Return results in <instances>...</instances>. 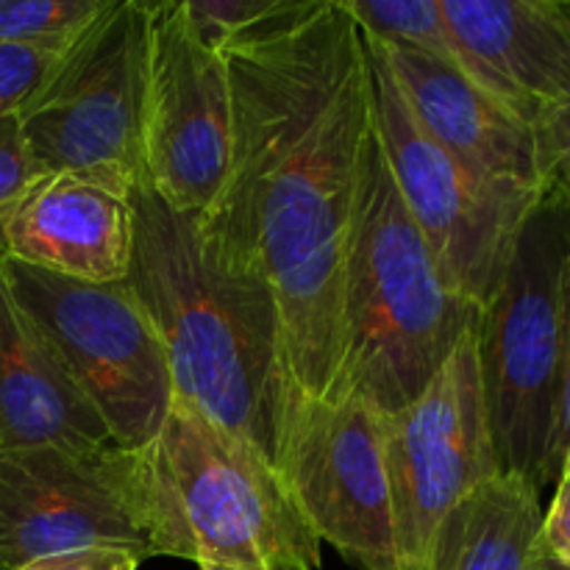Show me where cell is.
<instances>
[{
  "mask_svg": "<svg viewBox=\"0 0 570 570\" xmlns=\"http://www.w3.org/2000/svg\"><path fill=\"white\" fill-rule=\"evenodd\" d=\"M223 56L232 165L198 215L200 237L273 293L293 387L334 399L345 259L373 137L365 37L345 0H298Z\"/></svg>",
  "mask_w": 570,
  "mask_h": 570,
  "instance_id": "obj_1",
  "label": "cell"
},
{
  "mask_svg": "<svg viewBox=\"0 0 570 570\" xmlns=\"http://www.w3.org/2000/svg\"><path fill=\"white\" fill-rule=\"evenodd\" d=\"M131 198L137 237L126 284L159 334L173 390L276 465L293 387L276 298L212 254L198 215L176 212L148 184Z\"/></svg>",
  "mask_w": 570,
  "mask_h": 570,
  "instance_id": "obj_2",
  "label": "cell"
},
{
  "mask_svg": "<svg viewBox=\"0 0 570 570\" xmlns=\"http://www.w3.org/2000/svg\"><path fill=\"white\" fill-rule=\"evenodd\" d=\"M476 317L406 212L373 128L345 259L334 399L356 395L382 415L412 404Z\"/></svg>",
  "mask_w": 570,
  "mask_h": 570,
  "instance_id": "obj_3",
  "label": "cell"
},
{
  "mask_svg": "<svg viewBox=\"0 0 570 570\" xmlns=\"http://www.w3.org/2000/svg\"><path fill=\"white\" fill-rule=\"evenodd\" d=\"M134 454L150 554L232 570H321V540L276 465L178 399Z\"/></svg>",
  "mask_w": 570,
  "mask_h": 570,
  "instance_id": "obj_4",
  "label": "cell"
},
{
  "mask_svg": "<svg viewBox=\"0 0 570 570\" xmlns=\"http://www.w3.org/2000/svg\"><path fill=\"white\" fill-rule=\"evenodd\" d=\"M568 287L570 217L560 200L543 193L476 321L479 382L499 471L538 493L557 482Z\"/></svg>",
  "mask_w": 570,
  "mask_h": 570,
  "instance_id": "obj_5",
  "label": "cell"
},
{
  "mask_svg": "<svg viewBox=\"0 0 570 570\" xmlns=\"http://www.w3.org/2000/svg\"><path fill=\"white\" fill-rule=\"evenodd\" d=\"M365 50L373 128L401 200L451 287L482 312L504 278L523 220L543 193L468 170L417 120L382 45L365 37Z\"/></svg>",
  "mask_w": 570,
  "mask_h": 570,
  "instance_id": "obj_6",
  "label": "cell"
},
{
  "mask_svg": "<svg viewBox=\"0 0 570 570\" xmlns=\"http://www.w3.org/2000/svg\"><path fill=\"white\" fill-rule=\"evenodd\" d=\"M3 276L42 343L92 404L117 449L156 438L173 404V379L154 323L126 282L56 276L0 254Z\"/></svg>",
  "mask_w": 570,
  "mask_h": 570,
  "instance_id": "obj_7",
  "label": "cell"
},
{
  "mask_svg": "<svg viewBox=\"0 0 570 570\" xmlns=\"http://www.w3.org/2000/svg\"><path fill=\"white\" fill-rule=\"evenodd\" d=\"M145 76L148 0H109L17 115L42 173H78L126 193L148 184Z\"/></svg>",
  "mask_w": 570,
  "mask_h": 570,
  "instance_id": "obj_8",
  "label": "cell"
},
{
  "mask_svg": "<svg viewBox=\"0 0 570 570\" xmlns=\"http://www.w3.org/2000/svg\"><path fill=\"white\" fill-rule=\"evenodd\" d=\"M276 471L321 543L360 570H399L382 412L289 387Z\"/></svg>",
  "mask_w": 570,
  "mask_h": 570,
  "instance_id": "obj_9",
  "label": "cell"
},
{
  "mask_svg": "<svg viewBox=\"0 0 570 570\" xmlns=\"http://www.w3.org/2000/svg\"><path fill=\"white\" fill-rule=\"evenodd\" d=\"M384 456L399 570H417L451 510L501 473L479 382L476 323L429 387L384 415Z\"/></svg>",
  "mask_w": 570,
  "mask_h": 570,
  "instance_id": "obj_10",
  "label": "cell"
},
{
  "mask_svg": "<svg viewBox=\"0 0 570 570\" xmlns=\"http://www.w3.org/2000/svg\"><path fill=\"white\" fill-rule=\"evenodd\" d=\"M81 549L154 557L131 451L0 445V570Z\"/></svg>",
  "mask_w": 570,
  "mask_h": 570,
  "instance_id": "obj_11",
  "label": "cell"
},
{
  "mask_svg": "<svg viewBox=\"0 0 570 570\" xmlns=\"http://www.w3.org/2000/svg\"><path fill=\"white\" fill-rule=\"evenodd\" d=\"M232 78L226 56L209 48L181 0H148L142 159L148 187L184 215H200L232 165Z\"/></svg>",
  "mask_w": 570,
  "mask_h": 570,
  "instance_id": "obj_12",
  "label": "cell"
},
{
  "mask_svg": "<svg viewBox=\"0 0 570 570\" xmlns=\"http://www.w3.org/2000/svg\"><path fill=\"white\" fill-rule=\"evenodd\" d=\"M462 72L538 131L570 106V0H443Z\"/></svg>",
  "mask_w": 570,
  "mask_h": 570,
  "instance_id": "obj_13",
  "label": "cell"
},
{
  "mask_svg": "<svg viewBox=\"0 0 570 570\" xmlns=\"http://www.w3.org/2000/svg\"><path fill=\"white\" fill-rule=\"evenodd\" d=\"M137 209L126 189L78 173H42L3 226V256L78 282H126Z\"/></svg>",
  "mask_w": 570,
  "mask_h": 570,
  "instance_id": "obj_14",
  "label": "cell"
},
{
  "mask_svg": "<svg viewBox=\"0 0 570 570\" xmlns=\"http://www.w3.org/2000/svg\"><path fill=\"white\" fill-rule=\"evenodd\" d=\"M406 104L429 134L468 170L543 193L538 137L456 67L417 50L384 48Z\"/></svg>",
  "mask_w": 570,
  "mask_h": 570,
  "instance_id": "obj_15",
  "label": "cell"
},
{
  "mask_svg": "<svg viewBox=\"0 0 570 570\" xmlns=\"http://www.w3.org/2000/svg\"><path fill=\"white\" fill-rule=\"evenodd\" d=\"M115 445L11 295L0 265V445Z\"/></svg>",
  "mask_w": 570,
  "mask_h": 570,
  "instance_id": "obj_16",
  "label": "cell"
},
{
  "mask_svg": "<svg viewBox=\"0 0 570 570\" xmlns=\"http://www.w3.org/2000/svg\"><path fill=\"white\" fill-rule=\"evenodd\" d=\"M540 521L538 490L499 473L451 510L417 570H532Z\"/></svg>",
  "mask_w": 570,
  "mask_h": 570,
  "instance_id": "obj_17",
  "label": "cell"
},
{
  "mask_svg": "<svg viewBox=\"0 0 570 570\" xmlns=\"http://www.w3.org/2000/svg\"><path fill=\"white\" fill-rule=\"evenodd\" d=\"M345 6L373 42L417 50L462 70V56L443 14V0H345Z\"/></svg>",
  "mask_w": 570,
  "mask_h": 570,
  "instance_id": "obj_18",
  "label": "cell"
},
{
  "mask_svg": "<svg viewBox=\"0 0 570 570\" xmlns=\"http://www.w3.org/2000/svg\"><path fill=\"white\" fill-rule=\"evenodd\" d=\"M109 0H0V45L65 56Z\"/></svg>",
  "mask_w": 570,
  "mask_h": 570,
  "instance_id": "obj_19",
  "label": "cell"
},
{
  "mask_svg": "<svg viewBox=\"0 0 570 570\" xmlns=\"http://www.w3.org/2000/svg\"><path fill=\"white\" fill-rule=\"evenodd\" d=\"M181 6L195 33L223 53L237 39L289 14L298 0H181Z\"/></svg>",
  "mask_w": 570,
  "mask_h": 570,
  "instance_id": "obj_20",
  "label": "cell"
},
{
  "mask_svg": "<svg viewBox=\"0 0 570 570\" xmlns=\"http://www.w3.org/2000/svg\"><path fill=\"white\" fill-rule=\"evenodd\" d=\"M39 176H42V167L33 161L17 117L0 120V239H3V226L14 212L17 200ZM0 254H3V245H0Z\"/></svg>",
  "mask_w": 570,
  "mask_h": 570,
  "instance_id": "obj_21",
  "label": "cell"
},
{
  "mask_svg": "<svg viewBox=\"0 0 570 570\" xmlns=\"http://www.w3.org/2000/svg\"><path fill=\"white\" fill-rule=\"evenodd\" d=\"M53 56L0 45V120L17 117L26 109L53 67Z\"/></svg>",
  "mask_w": 570,
  "mask_h": 570,
  "instance_id": "obj_22",
  "label": "cell"
},
{
  "mask_svg": "<svg viewBox=\"0 0 570 570\" xmlns=\"http://www.w3.org/2000/svg\"><path fill=\"white\" fill-rule=\"evenodd\" d=\"M540 150L543 193L560 200L570 217V106L557 111L534 131Z\"/></svg>",
  "mask_w": 570,
  "mask_h": 570,
  "instance_id": "obj_23",
  "label": "cell"
},
{
  "mask_svg": "<svg viewBox=\"0 0 570 570\" xmlns=\"http://www.w3.org/2000/svg\"><path fill=\"white\" fill-rule=\"evenodd\" d=\"M142 557L120 549H81L67 551V554L42 557L37 562H28L20 570H137L142 566Z\"/></svg>",
  "mask_w": 570,
  "mask_h": 570,
  "instance_id": "obj_24",
  "label": "cell"
},
{
  "mask_svg": "<svg viewBox=\"0 0 570 570\" xmlns=\"http://www.w3.org/2000/svg\"><path fill=\"white\" fill-rule=\"evenodd\" d=\"M538 546L543 554L570 568V484L557 482L551 507L543 512L538 532Z\"/></svg>",
  "mask_w": 570,
  "mask_h": 570,
  "instance_id": "obj_25",
  "label": "cell"
},
{
  "mask_svg": "<svg viewBox=\"0 0 570 570\" xmlns=\"http://www.w3.org/2000/svg\"><path fill=\"white\" fill-rule=\"evenodd\" d=\"M570 449V287H568V328H566V362H562V393H560V423H557L554 471L560 473L562 454ZM557 484V482H554Z\"/></svg>",
  "mask_w": 570,
  "mask_h": 570,
  "instance_id": "obj_26",
  "label": "cell"
},
{
  "mask_svg": "<svg viewBox=\"0 0 570 570\" xmlns=\"http://www.w3.org/2000/svg\"><path fill=\"white\" fill-rule=\"evenodd\" d=\"M532 570H570V568L560 566V562H557V560H551V557H549V554H543V551H540V546L534 543V560H532Z\"/></svg>",
  "mask_w": 570,
  "mask_h": 570,
  "instance_id": "obj_27",
  "label": "cell"
},
{
  "mask_svg": "<svg viewBox=\"0 0 570 570\" xmlns=\"http://www.w3.org/2000/svg\"><path fill=\"white\" fill-rule=\"evenodd\" d=\"M557 482H566L570 484V449L562 454L560 460V473H557Z\"/></svg>",
  "mask_w": 570,
  "mask_h": 570,
  "instance_id": "obj_28",
  "label": "cell"
},
{
  "mask_svg": "<svg viewBox=\"0 0 570 570\" xmlns=\"http://www.w3.org/2000/svg\"><path fill=\"white\" fill-rule=\"evenodd\" d=\"M198 570H232V568H215V566H204V568H198Z\"/></svg>",
  "mask_w": 570,
  "mask_h": 570,
  "instance_id": "obj_29",
  "label": "cell"
}]
</instances>
